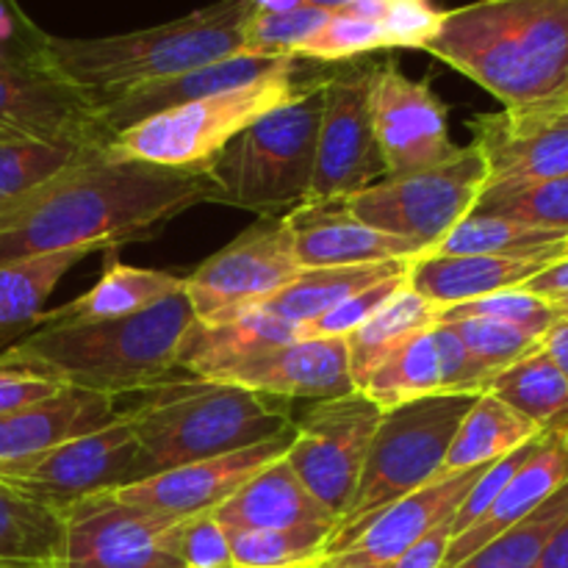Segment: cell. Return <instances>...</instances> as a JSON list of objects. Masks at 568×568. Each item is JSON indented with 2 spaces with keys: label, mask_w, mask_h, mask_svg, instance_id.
I'll return each instance as SVG.
<instances>
[{
  "label": "cell",
  "mask_w": 568,
  "mask_h": 568,
  "mask_svg": "<svg viewBox=\"0 0 568 568\" xmlns=\"http://www.w3.org/2000/svg\"><path fill=\"white\" fill-rule=\"evenodd\" d=\"M255 0H216L181 20L98 39L44 37L42 64L94 105L144 83L244 53Z\"/></svg>",
  "instance_id": "cell-5"
},
{
  "label": "cell",
  "mask_w": 568,
  "mask_h": 568,
  "mask_svg": "<svg viewBox=\"0 0 568 568\" xmlns=\"http://www.w3.org/2000/svg\"><path fill=\"white\" fill-rule=\"evenodd\" d=\"M294 255L303 270L320 266H358L383 261H414L419 247L364 225L347 211L344 200H308L288 211Z\"/></svg>",
  "instance_id": "cell-23"
},
{
  "label": "cell",
  "mask_w": 568,
  "mask_h": 568,
  "mask_svg": "<svg viewBox=\"0 0 568 568\" xmlns=\"http://www.w3.org/2000/svg\"><path fill=\"white\" fill-rule=\"evenodd\" d=\"M64 544V516L0 483V560L55 568Z\"/></svg>",
  "instance_id": "cell-34"
},
{
  "label": "cell",
  "mask_w": 568,
  "mask_h": 568,
  "mask_svg": "<svg viewBox=\"0 0 568 568\" xmlns=\"http://www.w3.org/2000/svg\"><path fill=\"white\" fill-rule=\"evenodd\" d=\"M87 144L9 142L0 144V209L53 178L67 164L87 153Z\"/></svg>",
  "instance_id": "cell-39"
},
{
  "label": "cell",
  "mask_w": 568,
  "mask_h": 568,
  "mask_svg": "<svg viewBox=\"0 0 568 568\" xmlns=\"http://www.w3.org/2000/svg\"><path fill=\"white\" fill-rule=\"evenodd\" d=\"M64 544L55 568H183L181 519L136 508L100 491L64 510Z\"/></svg>",
  "instance_id": "cell-14"
},
{
  "label": "cell",
  "mask_w": 568,
  "mask_h": 568,
  "mask_svg": "<svg viewBox=\"0 0 568 568\" xmlns=\"http://www.w3.org/2000/svg\"><path fill=\"white\" fill-rule=\"evenodd\" d=\"M427 255V253H425ZM430 255H499V258L560 261L568 255V231H547L503 216L469 214Z\"/></svg>",
  "instance_id": "cell-33"
},
{
  "label": "cell",
  "mask_w": 568,
  "mask_h": 568,
  "mask_svg": "<svg viewBox=\"0 0 568 568\" xmlns=\"http://www.w3.org/2000/svg\"><path fill=\"white\" fill-rule=\"evenodd\" d=\"M377 61L369 55L327 67L316 166L308 200H344L388 178L372 125V81Z\"/></svg>",
  "instance_id": "cell-10"
},
{
  "label": "cell",
  "mask_w": 568,
  "mask_h": 568,
  "mask_svg": "<svg viewBox=\"0 0 568 568\" xmlns=\"http://www.w3.org/2000/svg\"><path fill=\"white\" fill-rule=\"evenodd\" d=\"M377 50H388L381 22L366 20L353 11H333L325 26L294 50V55L316 64H342Z\"/></svg>",
  "instance_id": "cell-40"
},
{
  "label": "cell",
  "mask_w": 568,
  "mask_h": 568,
  "mask_svg": "<svg viewBox=\"0 0 568 568\" xmlns=\"http://www.w3.org/2000/svg\"><path fill=\"white\" fill-rule=\"evenodd\" d=\"M48 142L105 148L92 100L42 61L0 55V144Z\"/></svg>",
  "instance_id": "cell-15"
},
{
  "label": "cell",
  "mask_w": 568,
  "mask_h": 568,
  "mask_svg": "<svg viewBox=\"0 0 568 568\" xmlns=\"http://www.w3.org/2000/svg\"><path fill=\"white\" fill-rule=\"evenodd\" d=\"M541 442H544V433L538 438H532L530 444H525V447L516 449V453L505 455V458H499L497 464H491L483 469V475L477 477V483L471 486V491L466 494V499L460 503V508L455 510L453 538L460 536V532H466L469 527H475L477 521L488 514V508L497 503V497L503 494V488L508 486L510 477H514L516 471L521 469V464H525V460L530 458L538 447H541Z\"/></svg>",
  "instance_id": "cell-44"
},
{
  "label": "cell",
  "mask_w": 568,
  "mask_h": 568,
  "mask_svg": "<svg viewBox=\"0 0 568 568\" xmlns=\"http://www.w3.org/2000/svg\"><path fill=\"white\" fill-rule=\"evenodd\" d=\"M494 372L477 364L453 327L438 322L430 331L410 338L361 388L381 410L416 403L436 394H486Z\"/></svg>",
  "instance_id": "cell-19"
},
{
  "label": "cell",
  "mask_w": 568,
  "mask_h": 568,
  "mask_svg": "<svg viewBox=\"0 0 568 568\" xmlns=\"http://www.w3.org/2000/svg\"><path fill=\"white\" fill-rule=\"evenodd\" d=\"M442 325L453 327V333L464 342L471 358L494 375L541 349L544 342V336H538V333L521 331L508 322L483 320V316H464V320H449Z\"/></svg>",
  "instance_id": "cell-41"
},
{
  "label": "cell",
  "mask_w": 568,
  "mask_h": 568,
  "mask_svg": "<svg viewBox=\"0 0 568 568\" xmlns=\"http://www.w3.org/2000/svg\"><path fill=\"white\" fill-rule=\"evenodd\" d=\"M297 61V55H231V59L211 61L197 70L181 72V75L161 78V81L144 83L116 98L100 100L98 122L103 128L105 139H114L116 133L139 125L155 114L178 109V105L194 103V100L211 98V94L231 92V89L247 87V83L264 81L275 72L288 70Z\"/></svg>",
  "instance_id": "cell-22"
},
{
  "label": "cell",
  "mask_w": 568,
  "mask_h": 568,
  "mask_svg": "<svg viewBox=\"0 0 568 568\" xmlns=\"http://www.w3.org/2000/svg\"><path fill=\"white\" fill-rule=\"evenodd\" d=\"M300 270L286 220L264 216L183 277V292L194 320L220 322L264 303Z\"/></svg>",
  "instance_id": "cell-12"
},
{
  "label": "cell",
  "mask_w": 568,
  "mask_h": 568,
  "mask_svg": "<svg viewBox=\"0 0 568 568\" xmlns=\"http://www.w3.org/2000/svg\"><path fill=\"white\" fill-rule=\"evenodd\" d=\"M120 416V397L61 386L42 403L0 416V464H14L70 438L103 430Z\"/></svg>",
  "instance_id": "cell-24"
},
{
  "label": "cell",
  "mask_w": 568,
  "mask_h": 568,
  "mask_svg": "<svg viewBox=\"0 0 568 568\" xmlns=\"http://www.w3.org/2000/svg\"><path fill=\"white\" fill-rule=\"evenodd\" d=\"M564 483H568V447L560 442L558 433H544L541 447L510 477V483L503 488L497 503L488 508V514L475 527L449 541L444 568L464 564L477 549H483L488 541L519 525L538 505L547 503Z\"/></svg>",
  "instance_id": "cell-25"
},
{
  "label": "cell",
  "mask_w": 568,
  "mask_h": 568,
  "mask_svg": "<svg viewBox=\"0 0 568 568\" xmlns=\"http://www.w3.org/2000/svg\"><path fill=\"white\" fill-rule=\"evenodd\" d=\"M294 338H300L297 325H288L264 311H244L220 322L192 320L178 344L175 366L178 372H186L192 377L214 381L227 366L270 347H281Z\"/></svg>",
  "instance_id": "cell-28"
},
{
  "label": "cell",
  "mask_w": 568,
  "mask_h": 568,
  "mask_svg": "<svg viewBox=\"0 0 568 568\" xmlns=\"http://www.w3.org/2000/svg\"><path fill=\"white\" fill-rule=\"evenodd\" d=\"M486 161V189H516L568 175V103L503 109L469 120Z\"/></svg>",
  "instance_id": "cell-17"
},
{
  "label": "cell",
  "mask_w": 568,
  "mask_h": 568,
  "mask_svg": "<svg viewBox=\"0 0 568 568\" xmlns=\"http://www.w3.org/2000/svg\"><path fill=\"white\" fill-rule=\"evenodd\" d=\"M200 203H216L200 166H159L89 148L0 209V266L64 250L122 247Z\"/></svg>",
  "instance_id": "cell-1"
},
{
  "label": "cell",
  "mask_w": 568,
  "mask_h": 568,
  "mask_svg": "<svg viewBox=\"0 0 568 568\" xmlns=\"http://www.w3.org/2000/svg\"><path fill=\"white\" fill-rule=\"evenodd\" d=\"M381 414L369 397L353 392L311 403L294 422V442L283 460L336 521L353 503Z\"/></svg>",
  "instance_id": "cell-11"
},
{
  "label": "cell",
  "mask_w": 568,
  "mask_h": 568,
  "mask_svg": "<svg viewBox=\"0 0 568 568\" xmlns=\"http://www.w3.org/2000/svg\"><path fill=\"white\" fill-rule=\"evenodd\" d=\"M372 125L388 178L433 170L464 150L449 139L447 105L433 94L430 83L408 78L394 59L377 64Z\"/></svg>",
  "instance_id": "cell-16"
},
{
  "label": "cell",
  "mask_w": 568,
  "mask_h": 568,
  "mask_svg": "<svg viewBox=\"0 0 568 568\" xmlns=\"http://www.w3.org/2000/svg\"><path fill=\"white\" fill-rule=\"evenodd\" d=\"M236 568H316L325 560L331 527L227 532Z\"/></svg>",
  "instance_id": "cell-38"
},
{
  "label": "cell",
  "mask_w": 568,
  "mask_h": 568,
  "mask_svg": "<svg viewBox=\"0 0 568 568\" xmlns=\"http://www.w3.org/2000/svg\"><path fill=\"white\" fill-rule=\"evenodd\" d=\"M305 6V0H255L258 11H292Z\"/></svg>",
  "instance_id": "cell-54"
},
{
  "label": "cell",
  "mask_w": 568,
  "mask_h": 568,
  "mask_svg": "<svg viewBox=\"0 0 568 568\" xmlns=\"http://www.w3.org/2000/svg\"><path fill=\"white\" fill-rule=\"evenodd\" d=\"M486 394L547 430L549 422L560 414L568 399V377L544 349H536L527 358L499 369L488 381Z\"/></svg>",
  "instance_id": "cell-36"
},
{
  "label": "cell",
  "mask_w": 568,
  "mask_h": 568,
  "mask_svg": "<svg viewBox=\"0 0 568 568\" xmlns=\"http://www.w3.org/2000/svg\"><path fill=\"white\" fill-rule=\"evenodd\" d=\"M214 381L261 397L303 403H325L355 392L344 338H294L227 366Z\"/></svg>",
  "instance_id": "cell-20"
},
{
  "label": "cell",
  "mask_w": 568,
  "mask_h": 568,
  "mask_svg": "<svg viewBox=\"0 0 568 568\" xmlns=\"http://www.w3.org/2000/svg\"><path fill=\"white\" fill-rule=\"evenodd\" d=\"M136 455V436L125 416H120L103 430L70 438L14 464H0V483L55 514H64L81 499L128 486Z\"/></svg>",
  "instance_id": "cell-13"
},
{
  "label": "cell",
  "mask_w": 568,
  "mask_h": 568,
  "mask_svg": "<svg viewBox=\"0 0 568 568\" xmlns=\"http://www.w3.org/2000/svg\"><path fill=\"white\" fill-rule=\"evenodd\" d=\"M480 394H436L383 410L347 514L338 521L325 558L342 552L381 510L444 477L453 438Z\"/></svg>",
  "instance_id": "cell-7"
},
{
  "label": "cell",
  "mask_w": 568,
  "mask_h": 568,
  "mask_svg": "<svg viewBox=\"0 0 568 568\" xmlns=\"http://www.w3.org/2000/svg\"><path fill=\"white\" fill-rule=\"evenodd\" d=\"M566 425H568V399H566V405H564V408H560V414L555 416L552 422H549V425H547V430H544V433H558L560 427H566Z\"/></svg>",
  "instance_id": "cell-56"
},
{
  "label": "cell",
  "mask_w": 568,
  "mask_h": 568,
  "mask_svg": "<svg viewBox=\"0 0 568 568\" xmlns=\"http://www.w3.org/2000/svg\"><path fill=\"white\" fill-rule=\"evenodd\" d=\"M453 516L433 527L416 547L399 555L388 568H444V558H447L449 541H453Z\"/></svg>",
  "instance_id": "cell-50"
},
{
  "label": "cell",
  "mask_w": 568,
  "mask_h": 568,
  "mask_svg": "<svg viewBox=\"0 0 568 568\" xmlns=\"http://www.w3.org/2000/svg\"><path fill=\"white\" fill-rule=\"evenodd\" d=\"M325 67L327 64H322V70H316V61L297 59L288 70L275 72L264 81L178 105L116 133L105 144V153L114 159L148 161L159 166H200L203 170L233 136L253 125L258 116L297 98L308 83H314L325 72Z\"/></svg>",
  "instance_id": "cell-8"
},
{
  "label": "cell",
  "mask_w": 568,
  "mask_h": 568,
  "mask_svg": "<svg viewBox=\"0 0 568 568\" xmlns=\"http://www.w3.org/2000/svg\"><path fill=\"white\" fill-rule=\"evenodd\" d=\"M327 67L297 98L258 116L203 166L216 203L264 216L308 203Z\"/></svg>",
  "instance_id": "cell-6"
},
{
  "label": "cell",
  "mask_w": 568,
  "mask_h": 568,
  "mask_svg": "<svg viewBox=\"0 0 568 568\" xmlns=\"http://www.w3.org/2000/svg\"><path fill=\"white\" fill-rule=\"evenodd\" d=\"M438 316H442V308L419 297L414 288L403 286L399 292H394L358 331L344 338L355 392H361L366 381L410 338L436 327Z\"/></svg>",
  "instance_id": "cell-30"
},
{
  "label": "cell",
  "mask_w": 568,
  "mask_h": 568,
  "mask_svg": "<svg viewBox=\"0 0 568 568\" xmlns=\"http://www.w3.org/2000/svg\"><path fill=\"white\" fill-rule=\"evenodd\" d=\"M549 303H555V308H558L564 316H568V294H564V297H552Z\"/></svg>",
  "instance_id": "cell-57"
},
{
  "label": "cell",
  "mask_w": 568,
  "mask_h": 568,
  "mask_svg": "<svg viewBox=\"0 0 568 568\" xmlns=\"http://www.w3.org/2000/svg\"><path fill=\"white\" fill-rule=\"evenodd\" d=\"M425 50L505 109L568 103V0H477L449 9Z\"/></svg>",
  "instance_id": "cell-2"
},
{
  "label": "cell",
  "mask_w": 568,
  "mask_h": 568,
  "mask_svg": "<svg viewBox=\"0 0 568 568\" xmlns=\"http://www.w3.org/2000/svg\"><path fill=\"white\" fill-rule=\"evenodd\" d=\"M536 568H568V519L558 527L552 541L547 544Z\"/></svg>",
  "instance_id": "cell-53"
},
{
  "label": "cell",
  "mask_w": 568,
  "mask_h": 568,
  "mask_svg": "<svg viewBox=\"0 0 568 568\" xmlns=\"http://www.w3.org/2000/svg\"><path fill=\"white\" fill-rule=\"evenodd\" d=\"M120 403L139 444L131 483L294 433L277 399L186 372L120 397Z\"/></svg>",
  "instance_id": "cell-4"
},
{
  "label": "cell",
  "mask_w": 568,
  "mask_h": 568,
  "mask_svg": "<svg viewBox=\"0 0 568 568\" xmlns=\"http://www.w3.org/2000/svg\"><path fill=\"white\" fill-rule=\"evenodd\" d=\"M333 11L300 6L292 11H253L244 26V53L247 55H294V50L314 37Z\"/></svg>",
  "instance_id": "cell-42"
},
{
  "label": "cell",
  "mask_w": 568,
  "mask_h": 568,
  "mask_svg": "<svg viewBox=\"0 0 568 568\" xmlns=\"http://www.w3.org/2000/svg\"><path fill=\"white\" fill-rule=\"evenodd\" d=\"M178 555H181L183 568H236L231 538L214 514L181 519Z\"/></svg>",
  "instance_id": "cell-46"
},
{
  "label": "cell",
  "mask_w": 568,
  "mask_h": 568,
  "mask_svg": "<svg viewBox=\"0 0 568 568\" xmlns=\"http://www.w3.org/2000/svg\"><path fill=\"white\" fill-rule=\"evenodd\" d=\"M486 178V161L469 144L447 164L414 175L383 178L375 186L344 197V205L364 225L405 239L425 255L475 211Z\"/></svg>",
  "instance_id": "cell-9"
},
{
  "label": "cell",
  "mask_w": 568,
  "mask_h": 568,
  "mask_svg": "<svg viewBox=\"0 0 568 568\" xmlns=\"http://www.w3.org/2000/svg\"><path fill=\"white\" fill-rule=\"evenodd\" d=\"M227 532L239 530H294V527H331L338 521L314 494L297 480L286 460H275L250 477L231 499L214 510Z\"/></svg>",
  "instance_id": "cell-27"
},
{
  "label": "cell",
  "mask_w": 568,
  "mask_h": 568,
  "mask_svg": "<svg viewBox=\"0 0 568 568\" xmlns=\"http://www.w3.org/2000/svg\"><path fill=\"white\" fill-rule=\"evenodd\" d=\"M552 261L499 258V255H419L408 264L405 286L436 308L471 303L488 294L521 288Z\"/></svg>",
  "instance_id": "cell-26"
},
{
  "label": "cell",
  "mask_w": 568,
  "mask_h": 568,
  "mask_svg": "<svg viewBox=\"0 0 568 568\" xmlns=\"http://www.w3.org/2000/svg\"><path fill=\"white\" fill-rule=\"evenodd\" d=\"M544 353L552 358V364L568 377V316H560L547 333H544L541 342Z\"/></svg>",
  "instance_id": "cell-52"
},
{
  "label": "cell",
  "mask_w": 568,
  "mask_h": 568,
  "mask_svg": "<svg viewBox=\"0 0 568 568\" xmlns=\"http://www.w3.org/2000/svg\"><path fill=\"white\" fill-rule=\"evenodd\" d=\"M483 469L486 466L444 475L399 503L388 505L342 552L325 558L316 568H388L399 555L416 547L433 527L460 508Z\"/></svg>",
  "instance_id": "cell-21"
},
{
  "label": "cell",
  "mask_w": 568,
  "mask_h": 568,
  "mask_svg": "<svg viewBox=\"0 0 568 568\" xmlns=\"http://www.w3.org/2000/svg\"><path fill=\"white\" fill-rule=\"evenodd\" d=\"M405 286V275L388 277V281L377 283V286L364 288V292L353 294L349 300H344L342 305H336L327 314L316 316L314 322L300 327V338H347L349 333L358 331L394 292Z\"/></svg>",
  "instance_id": "cell-45"
},
{
  "label": "cell",
  "mask_w": 568,
  "mask_h": 568,
  "mask_svg": "<svg viewBox=\"0 0 568 568\" xmlns=\"http://www.w3.org/2000/svg\"><path fill=\"white\" fill-rule=\"evenodd\" d=\"M353 3H358V0H305V6H314V9H325V11H344Z\"/></svg>",
  "instance_id": "cell-55"
},
{
  "label": "cell",
  "mask_w": 568,
  "mask_h": 568,
  "mask_svg": "<svg viewBox=\"0 0 568 568\" xmlns=\"http://www.w3.org/2000/svg\"><path fill=\"white\" fill-rule=\"evenodd\" d=\"M194 311L186 292L136 316L98 322H44L0 353V366L55 386L128 397L178 372L175 355Z\"/></svg>",
  "instance_id": "cell-3"
},
{
  "label": "cell",
  "mask_w": 568,
  "mask_h": 568,
  "mask_svg": "<svg viewBox=\"0 0 568 568\" xmlns=\"http://www.w3.org/2000/svg\"><path fill=\"white\" fill-rule=\"evenodd\" d=\"M292 442L294 433H286V436L272 438V442L220 455V458L178 466V469L161 471V475L148 477V480L111 488V491L122 503L155 510V514L172 516V519L214 514L250 477L281 460L286 449L292 447Z\"/></svg>",
  "instance_id": "cell-18"
},
{
  "label": "cell",
  "mask_w": 568,
  "mask_h": 568,
  "mask_svg": "<svg viewBox=\"0 0 568 568\" xmlns=\"http://www.w3.org/2000/svg\"><path fill=\"white\" fill-rule=\"evenodd\" d=\"M410 261H383V264H358V266H320V270H300L297 277L277 288L272 297L258 303L250 311H264L277 316L288 325H308L316 316L327 314L353 294L377 286L408 272Z\"/></svg>",
  "instance_id": "cell-29"
},
{
  "label": "cell",
  "mask_w": 568,
  "mask_h": 568,
  "mask_svg": "<svg viewBox=\"0 0 568 568\" xmlns=\"http://www.w3.org/2000/svg\"><path fill=\"white\" fill-rule=\"evenodd\" d=\"M568 519V483L558 488L547 503L538 505L527 519L505 530L471 558L455 568H536L547 544Z\"/></svg>",
  "instance_id": "cell-37"
},
{
  "label": "cell",
  "mask_w": 568,
  "mask_h": 568,
  "mask_svg": "<svg viewBox=\"0 0 568 568\" xmlns=\"http://www.w3.org/2000/svg\"><path fill=\"white\" fill-rule=\"evenodd\" d=\"M541 433V425L516 414L514 408L499 403L491 394H480L471 403V408L466 410L464 422H460L458 433H455L442 475H455V471L497 464L499 458L516 453V449L530 444Z\"/></svg>",
  "instance_id": "cell-32"
},
{
  "label": "cell",
  "mask_w": 568,
  "mask_h": 568,
  "mask_svg": "<svg viewBox=\"0 0 568 568\" xmlns=\"http://www.w3.org/2000/svg\"><path fill=\"white\" fill-rule=\"evenodd\" d=\"M178 292H183V277L155 270H139V266L111 264L87 294L61 305V308L42 311L33 325L122 320V316H136L142 311L155 308V305L164 303Z\"/></svg>",
  "instance_id": "cell-31"
},
{
  "label": "cell",
  "mask_w": 568,
  "mask_h": 568,
  "mask_svg": "<svg viewBox=\"0 0 568 568\" xmlns=\"http://www.w3.org/2000/svg\"><path fill=\"white\" fill-rule=\"evenodd\" d=\"M59 388L61 386L44 381V377L0 366V416H9L33 403H42V399L53 397Z\"/></svg>",
  "instance_id": "cell-49"
},
{
  "label": "cell",
  "mask_w": 568,
  "mask_h": 568,
  "mask_svg": "<svg viewBox=\"0 0 568 568\" xmlns=\"http://www.w3.org/2000/svg\"><path fill=\"white\" fill-rule=\"evenodd\" d=\"M521 288L547 300L564 297V294H568V255L560 261H552L547 270H541L536 277H530Z\"/></svg>",
  "instance_id": "cell-51"
},
{
  "label": "cell",
  "mask_w": 568,
  "mask_h": 568,
  "mask_svg": "<svg viewBox=\"0 0 568 568\" xmlns=\"http://www.w3.org/2000/svg\"><path fill=\"white\" fill-rule=\"evenodd\" d=\"M0 568H37V566H26V564H9V560H0Z\"/></svg>",
  "instance_id": "cell-58"
},
{
  "label": "cell",
  "mask_w": 568,
  "mask_h": 568,
  "mask_svg": "<svg viewBox=\"0 0 568 568\" xmlns=\"http://www.w3.org/2000/svg\"><path fill=\"white\" fill-rule=\"evenodd\" d=\"M464 316H483V320L508 322V325L521 327V331L544 336V333H547L564 314H560V311L555 308V303H549L547 297H538V294L525 292V288H510V292L488 294V297L471 300V303L444 308L438 322L464 320Z\"/></svg>",
  "instance_id": "cell-43"
},
{
  "label": "cell",
  "mask_w": 568,
  "mask_h": 568,
  "mask_svg": "<svg viewBox=\"0 0 568 568\" xmlns=\"http://www.w3.org/2000/svg\"><path fill=\"white\" fill-rule=\"evenodd\" d=\"M48 33L39 31L17 0H0V55L6 59L42 61V48Z\"/></svg>",
  "instance_id": "cell-48"
},
{
  "label": "cell",
  "mask_w": 568,
  "mask_h": 568,
  "mask_svg": "<svg viewBox=\"0 0 568 568\" xmlns=\"http://www.w3.org/2000/svg\"><path fill=\"white\" fill-rule=\"evenodd\" d=\"M444 11L430 6V0H386L381 26L388 48H419L436 37Z\"/></svg>",
  "instance_id": "cell-47"
},
{
  "label": "cell",
  "mask_w": 568,
  "mask_h": 568,
  "mask_svg": "<svg viewBox=\"0 0 568 568\" xmlns=\"http://www.w3.org/2000/svg\"><path fill=\"white\" fill-rule=\"evenodd\" d=\"M87 255L89 250H64L0 266V336L33 327L61 277Z\"/></svg>",
  "instance_id": "cell-35"
},
{
  "label": "cell",
  "mask_w": 568,
  "mask_h": 568,
  "mask_svg": "<svg viewBox=\"0 0 568 568\" xmlns=\"http://www.w3.org/2000/svg\"><path fill=\"white\" fill-rule=\"evenodd\" d=\"M558 438H560V442H564L566 447H568V425H566V427H560V430H558Z\"/></svg>",
  "instance_id": "cell-59"
}]
</instances>
